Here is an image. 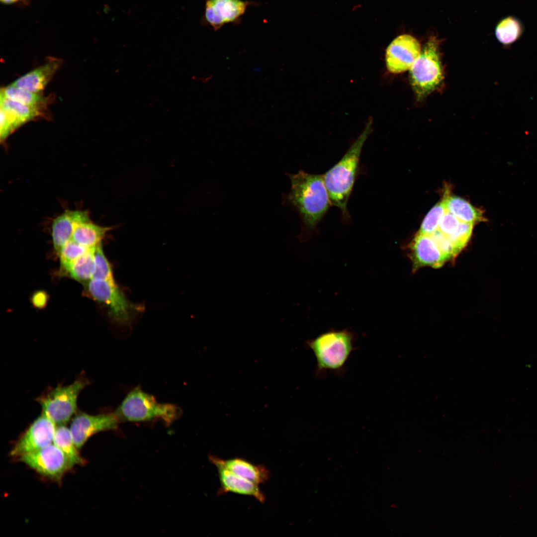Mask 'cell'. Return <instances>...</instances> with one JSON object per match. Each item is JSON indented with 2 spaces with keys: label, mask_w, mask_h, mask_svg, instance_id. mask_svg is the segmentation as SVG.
Here are the masks:
<instances>
[{
  "label": "cell",
  "mask_w": 537,
  "mask_h": 537,
  "mask_svg": "<svg viewBox=\"0 0 537 537\" xmlns=\"http://www.w3.org/2000/svg\"><path fill=\"white\" fill-rule=\"evenodd\" d=\"M90 383L89 380L82 374L69 385L59 384L48 387L35 400L41 407V413L56 426L65 425L77 412L78 396Z\"/></svg>",
  "instance_id": "5b68a950"
},
{
  "label": "cell",
  "mask_w": 537,
  "mask_h": 537,
  "mask_svg": "<svg viewBox=\"0 0 537 537\" xmlns=\"http://www.w3.org/2000/svg\"><path fill=\"white\" fill-rule=\"evenodd\" d=\"M17 0H1V1L4 3H11Z\"/></svg>",
  "instance_id": "4dcf8cb0"
},
{
  "label": "cell",
  "mask_w": 537,
  "mask_h": 537,
  "mask_svg": "<svg viewBox=\"0 0 537 537\" xmlns=\"http://www.w3.org/2000/svg\"><path fill=\"white\" fill-rule=\"evenodd\" d=\"M439 41L430 37L410 68L409 80L416 99L421 101L441 87L444 79Z\"/></svg>",
  "instance_id": "277c9868"
},
{
  "label": "cell",
  "mask_w": 537,
  "mask_h": 537,
  "mask_svg": "<svg viewBox=\"0 0 537 537\" xmlns=\"http://www.w3.org/2000/svg\"><path fill=\"white\" fill-rule=\"evenodd\" d=\"M61 64L60 60H51L21 76L10 85L32 92L41 93Z\"/></svg>",
  "instance_id": "2e32d148"
},
{
  "label": "cell",
  "mask_w": 537,
  "mask_h": 537,
  "mask_svg": "<svg viewBox=\"0 0 537 537\" xmlns=\"http://www.w3.org/2000/svg\"><path fill=\"white\" fill-rule=\"evenodd\" d=\"M56 427L55 423L41 413L20 436L9 455L19 457L52 444Z\"/></svg>",
  "instance_id": "9c48e42d"
},
{
  "label": "cell",
  "mask_w": 537,
  "mask_h": 537,
  "mask_svg": "<svg viewBox=\"0 0 537 537\" xmlns=\"http://www.w3.org/2000/svg\"><path fill=\"white\" fill-rule=\"evenodd\" d=\"M93 223L91 220L81 222L75 226L72 239L88 248H93L101 243L106 233L112 229Z\"/></svg>",
  "instance_id": "ffe728a7"
},
{
  "label": "cell",
  "mask_w": 537,
  "mask_h": 537,
  "mask_svg": "<svg viewBox=\"0 0 537 537\" xmlns=\"http://www.w3.org/2000/svg\"><path fill=\"white\" fill-rule=\"evenodd\" d=\"M443 198L447 210L455 215L460 222L474 224L486 220L483 211L466 200L447 194Z\"/></svg>",
  "instance_id": "d6986e66"
},
{
  "label": "cell",
  "mask_w": 537,
  "mask_h": 537,
  "mask_svg": "<svg viewBox=\"0 0 537 537\" xmlns=\"http://www.w3.org/2000/svg\"><path fill=\"white\" fill-rule=\"evenodd\" d=\"M91 248L69 267L65 272L75 280L87 284L92 278L94 267V250Z\"/></svg>",
  "instance_id": "cb8c5ba5"
},
{
  "label": "cell",
  "mask_w": 537,
  "mask_h": 537,
  "mask_svg": "<svg viewBox=\"0 0 537 537\" xmlns=\"http://www.w3.org/2000/svg\"><path fill=\"white\" fill-rule=\"evenodd\" d=\"M120 421L115 412L95 415L77 412L73 417L70 430L77 447L80 449L93 435L116 429Z\"/></svg>",
  "instance_id": "30bf717a"
},
{
  "label": "cell",
  "mask_w": 537,
  "mask_h": 537,
  "mask_svg": "<svg viewBox=\"0 0 537 537\" xmlns=\"http://www.w3.org/2000/svg\"><path fill=\"white\" fill-rule=\"evenodd\" d=\"M290 202L299 212L304 225L314 228L331 204L323 177L299 171L290 175Z\"/></svg>",
  "instance_id": "6da1fadb"
},
{
  "label": "cell",
  "mask_w": 537,
  "mask_h": 537,
  "mask_svg": "<svg viewBox=\"0 0 537 537\" xmlns=\"http://www.w3.org/2000/svg\"><path fill=\"white\" fill-rule=\"evenodd\" d=\"M473 225L460 222L455 232L448 237L459 253L468 243L472 234Z\"/></svg>",
  "instance_id": "83f0119b"
},
{
  "label": "cell",
  "mask_w": 537,
  "mask_h": 537,
  "mask_svg": "<svg viewBox=\"0 0 537 537\" xmlns=\"http://www.w3.org/2000/svg\"><path fill=\"white\" fill-rule=\"evenodd\" d=\"M414 266L438 268L446 262L447 258L430 235L418 233L412 245Z\"/></svg>",
  "instance_id": "9a60e30c"
},
{
  "label": "cell",
  "mask_w": 537,
  "mask_h": 537,
  "mask_svg": "<svg viewBox=\"0 0 537 537\" xmlns=\"http://www.w3.org/2000/svg\"><path fill=\"white\" fill-rule=\"evenodd\" d=\"M249 4L242 0H206L203 20L217 31L224 24L239 20Z\"/></svg>",
  "instance_id": "7c38bea8"
},
{
  "label": "cell",
  "mask_w": 537,
  "mask_h": 537,
  "mask_svg": "<svg viewBox=\"0 0 537 537\" xmlns=\"http://www.w3.org/2000/svg\"><path fill=\"white\" fill-rule=\"evenodd\" d=\"M446 210L445 200L443 198L425 216L418 233L427 235L432 234L438 229L440 221Z\"/></svg>",
  "instance_id": "484cf974"
},
{
  "label": "cell",
  "mask_w": 537,
  "mask_h": 537,
  "mask_svg": "<svg viewBox=\"0 0 537 537\" xmlns=\"http://www.w3.org/2000/svg\"><path fill=\"white\" fill-rule=\"evenodd\" d=\"M94 267L91 279L114 281L111 265L105 256L101 243L94 250Z\"/></svg>",
  "instance_id": "d4e9b609"
},
{
  "label": "cell",
  "mask_w": 537,
  "mask_h": 537,
  "mask_svg": "<svg viewBox=\"0 0 537 537\" xmlns=\"http://www.w3.org/2000/svg\"><path fill=\"white\" fill-rule=\"evenodd\" d=\"M209 458L216 460L236 474L258 484L266 482L270 477L269 472L265 466L253 464L243 458L223 459L210 455Z\"/></svg>",
  "instance_id": "e0dca14e"
},
{
  "label": "cell",
  "mask_w": 537,
  "mask_h": 537,
  "mask_svg": "<svg viewBox=\"0 0 537 537\" xmlns=\"http://www.w3.org/2000/svg\"><path fill=\"white\" fill-rule=\"evenodd\" d=\"M307 344L315 358L318 372L341 370L354 350L353 335L347 330L324 333Z\"/></svg>",
  "instance_id": "8992f818"
},
{
  "label": "cell",
  "mask_w": 537,
  "mask_h": 537,
  "mask_svg": "<svg viewBox=\"0 0 537 537\" xmlns=\"http://www.w3.org/2000/svg\"><path fill=\"white\" fill-rule=\"evenodd\" d=\"M89 220L88 212L78 210H65L53 220L51 235L54 249L58 255L64 245L72 239L76 225Z\"/></svg>",
  "instance_id": "5bb4252c"
},
{
  "label": "cell",
  "mask_w": 537,
  "mask_h": 537,
  "mask_svg": "<svg viewBox=\"0 0 537 537\" xmlns=\"http://www.w3.org/2000/svg\"><path fill=\"white\" fill-rule=\"evenodd\" d=\"M13 132L11 126L3 110L0 108V139L4 141Z\"/></svg>",
  "instance_id": "f546056e"
},
{
  "label": "cell",
  "mask_w": 537,
  "mask_h": 537,
  "mask_svg": "<svg viewBox=\"0 0 537 537\" xmlns=\"http://www.w3.org/2000/svg\"><path fill=\"white\" fill-rule=\"evenodd\" d=\"M372 120H369L363 132L342 158L323 175L331 203L349 216L347 203L358 172L363 145L371 132Z\"/></svg>",
  "instance_id": "7a4b0ae2"
},
{
  "label": "cell",
  "mask_w": 537,
  "mask_h": 537,
  "mask_svg": "<svg viewBox=\"0 0 537 537\" xmlns=\"http://www.w3.org/2000/svg\"><path fill=\"white\" fill-rule=\"evenodd\" d=\"M217 468L220 488L219 494L228 492L250 496L263 503L266 497L259 484L236 474L216 460L209 458Z\"/></svg>",
  "instance_id": "4fadbf2b"
},
{
  "label": "cell",
  "mask_w": 537,
  "mask_h": 537,
  "mask_svg": "<svg viewBox=\"0 0 537 537\" xmlns=\"http://www.w3.org/2000/svg\"><path fill=\"white\" fill-rule=\"evenodd\" d=\"M91 298L104 304L112 319L117 323L129 324L138 306L131 303L115 281L91 279L85 285Z\"/></svg>",
  "instance_id": "52a82bcc"
},
{
  "label": "cell",
  "mask_w": 537,
  "mask_h": 537,
  "mask_svg": "<svg viewBox=\"0 0 537 537\" xmlns=\"http://www.w3.org/2000/svg\"><path fill=\"white\" fill-rule=\"evenodd\" d=\"M39 474L59 481L73 466L64 453L53 443L19 457Z\"/></svg>",
  "instance_id": "ba28073f"
},
{
  "label": "cell",
  "mask_w": 537,
  "mask_h": 537,
  "mask_svg": "<svg viewBox=\"0 0 537 537\" xmlns=\"http://www.w3.org/2000/svg\"><path fill=\"white\" fill-rule=\"evenodd\" d=\"M421 48L419 41L409 34L395 38L386 50L385 63L387 70L399 74L410 69L420 56Z\"/></svg>",
  "instance_id": "8fae6325"
},
{
  "label": "cell",
  "mask_w": 537,
  "mask_h": 537,
  "mask_svg": "<svg viewBox=\"0 0 537 537\" xmlns=\"http://www.w3.org/2000/svg\"><path fill=\"white\" fill-rule=\"evenodd\" d=\"M0 108L5 112L13 131L23 124L43 115V108L25 105L1 95Z\"/></svg>",
  "instance_id": "ac0fdd59"
},
{
  "label": "cell",
  "mask_w": 537,
  "mask_h": 537,
  "mask_svg": "<svg viewBox=\"0 0 537 537\" xmlns=\"http://www.w3.org/2000/svg\"><path fill=\"white\" fill-rule=\"evenodd\" d=\"M460 222L455 215L446 210L440 221L438 229L448 237L455 232Z\"/></svg>",
  "instance_id": "f1b7e54d"
},
{
  "label": "cell",
  "mask_w": 537,
  "mask_h": 537,
  "mask_svg": "<svg viewBox=\"0 0 537 537\" xmlns=\"http://www.w3.org/2000/svg\"><path fill=\"white\" fill-rule=\"evenodd\" d=\"M0 95L25 105L43 108L47 105L49 100L41 93L32 92L11 85L1 88Z\"/></svg>",
  "instance_id": "603a6c76"
},
{
  "label": "cell",
  "mask_w": 537,
  "mask_h": 537,
  "mask_svg": "<svg viewBox=\"0 0 537 537\" xmlns=\"http://www.w3.org/2000/svg\"><path fill=\"white\" fill-rule=\"evenodd\" d=\"M53 443L64 453L73 466L86 462L75 444L70 428L65 425L56 426Z\"/></svg>",
  "instance_id": "44dd1931"
},
{
  "label": "cell",
  "mask_w": 537,
  "mask_h": 537,
  "mask_svg": "<svg viewBox=\"0 0 537 537\" xmlns=\"http://www.w3.org/2000/svg\"><path fill=\"white\" fill-rule=\"evenodd\" d=\"M114 412L120 422L137 423L160 420L168 425L182 414L179 406L160 403L139 386L128 393Z\"/></svg>",
  "instance_id": "3957f363"
},
{
  "label": "cell",
  "mask_w": 537,
  "mask_h": 537,
  "mask_svg": "<svg viewBox=\"0 0 537 537\" xmlns=\"http://www.w3.org/2000/svg\"><path fill=\"white\" fill-rule=\"evenodd\" d=\"M524 31L521 20L514 16H507L497 23L495 34L498 41L508 47L519 40Z\"/></svg>",
  "instance_id": "7402d4cb"
},
{
  "label": "cell",
  "mask_w": 537,
  "mask_h": 537,
  "mask_svg": "<svg viewBox=\"0 0 537 537\" xmlns=\"http://www.w3.org/2000/svg\"><path fill=\"white\" fill-rule=\"evenodd\" d=\"M90 248L83 246L72 239L67 242L59 254L61 267L63 271L65 272L73 262L88 252Z\"/></svg>",
  "instance_id": "4316f807"
}]
</instances>
